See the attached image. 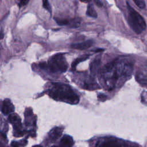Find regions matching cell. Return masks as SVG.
<instances>
[{
    "label": "cell",
    "instance_id": "15",
    "mask_svg": "<svg viewBox=\"0 0 147 147\" xmlns=\"http://www.w3.org/2000/svg\"><path fill=\"white\" fill-rule=\"evenodd\" d=\"M42 6L44 9H45L47 10H48L49 13H52V7L49 3V2L47 0H43L42 1Z\"/></svg>",
    "mask_w": 147,
    "mask_h": 147
},
{
    "label": "cell",
    "instance_id": "21",
    "mask_svg": "<svg viewBox=\"0 0 147 147\" xmlns=\"http://www.w3.org/2000/svg\"><path fill=\"white\" fill-rule=\"evenodd\" d=\"M3 38V33L1 32V33H0V40Z\"/></svg>",
    "mask_w": 147,
    "mask_h": 147
},
{
    "label": "cell",
    "instance_id": "4",
    "mask_svg": "<svg viewBox=\"0 0 147 147\" xmlns=\"http://www.w3.org/2000/svg\"><path fill=\"white\" fill-rule=\"evenodd\" d=\"M128 10V22L131 28L137 34H140L144 32L146 27L145 21L143 17L127 2Z\"/></svg>",
    "mask_w": 147,
    "mask_h": 147
},
{
    "label": "cell",
    "instance_id": "14",
    "mask_svg": "<svg viewBox=\"0 0 147 147\" xmlns=\"http://www.w3.org/2000/svg\"><path fill=\"white\" fill-rule=\"evenodd\" d=\"M90 55H83L77 59H76L72 63V65H71V67H72V69H75L77 66V65L80 63V62H82L83 61H85L86 60H87V59L89 58L90 57Z\"/></svg>",
    "mask_w": 147,
    "mask_h": 147
},
{
    "label": "cell",
    "instance_id": "5",
    "mask_svg": "<svg viewBox=\"0 0 147 147\" xmlns=\"http://www.w3.org/2000/svg\"><path fill=\"white\" fill-rule=\"evenodd\" d=\"M96 147H124V145L116 140H105L97 144Z\"/></svg>",
    "mask_w": 147,
    "mask_h": 147
},
{
    "label": "cell",
    "instance_id": "20",
    "mask_svg": "<svg viewBox=\"0 0 147 147\" xmlns=\"http://www.w3.org/2000/svg\"><path fill=\"white\" fill-rule=\"evenodd\" d=\"M11 145L12 147H18V143L16 141H13L11 143Z\"/></svg>",
    "mask_w": 147,
    "mask_h": 147
},
{
    "label": "cell",
    "instance_id": "8",
    "mask_svg": "<svg viewBox=\"0 0 147 147\" xmlns=\"http://www.w3.org/2000/svg\"><path fill=\"white\" fill-rule=\"evenodd\" d=\"M74 144L72 137L69 135H64L60 140L59 147H72Z\"/></svg>",
    "mask_w": 147,
    "mask_h": 147
},
{
    "label": "cell",
    "instance_id": "3",
    "mask_svg": "<svg viewBox=\"0 0 147 147\" xmlns=\"http://www.w3.org/2000/svg\"><path fill=\"white\" fill-rule=\"evenodd\" d=\"M40 67L41 68H47L52 72H65L68 69V64L63 54L57 53L49 59L48 64L41 63Z\"/></svg>",
    "mask_w": 147,
    "mask_h": 147
},
{
    "label": "cell",
    "instance_id": "6",
    "mask_svg": "<svg viewBox=\"0 0 147 147\" xmlns=\"http://www.w3.org/2000/svg\"><path fill=\"white\" fill-rule=\"evenodd\" d=\"M93 41L91 40H88L87 41L82 42H78L72 44L71 45V48L75 49H79V50H85L90 48L92 45L93 44Z\"/></svg>",
    "mask_w": 147,
    "mask_h": 147
},
{
    "label": "cell",
    "instance_id": "24",
    "mask_svg": "<svg viewBox=\"0 0 147 147\" xmlns=\"http://www.w3.org/2000/svg\"><path fill=\"white\" fill-rule=\"evenodd\" d=\"M0 147H2V145H1V143H0Z\"/></svg>",
    "mask_w": 147,
    "mask_h": 147
},
{
    "label": "cell",
    "instance_id": "17",
    "mask_svg": "<svg viewBox=\"0 0 147 147\" xmlns=\"http://www.w3.org/2000/svg\"><path fill=\"white\" fill-rule=\"evenodd\" d=\"M106 98H107V96L103 94H99L98 95V99L100 101L103 102L106 99Z\"/></svg>",
    "mask_w": 147,
    "mask_h": 147
},
{
    "label": "cell",
    "instance_id": "23",
    "mask_svg": "<svg viewBox=\"0 0 147 147\" xmlns=\"http://www.w3.org/2000/svg\"><path fill=\"white\" fill-rule=\"evenodd\" d=\"M51 147H57V146H55V145H53V146H52Z\"/></svg>",
    "mask_w": 147,
    "mask_h": 147
},
{
    "label": "cell",
    "instance_id": "9",
    "mask_svg": "<svg viewBox=\"0 0 147 147\" xmlns=\"http://www.w3.org/2000/svg\"><path fill=\"white\" fill-rule=\"evenodd\" d=\"M14 110V107L13 105L9 99H5L3 102V107L2 109V113L4 114H7L13 112Z\"/></svg>",
    "mask_w": 147,
    "mask_h": 147
},
{
    "label": "cell",
    "instance_id": "22",
    "mask_svg": "<svg viewBox=\"0 0 147 147\" xmlns=\"http://www.w3.org/2000/svg\"><path fill=\"white\" fill-rule=\"evenodd\" d=\"M32 147H42V146H41L40 145H34V146H33Z\"/></svg>",
    "mask_w": 147,
    "mask_h": 147
},
{
    "label": "cell",
    "instance_id": "1",
    "mask_svg": "<svg viewBox=\"0 0 147 147\" xmlns=\"http://www.w3.org/2000/svg\"><path fill=\"white\" fill-rule=\"evenodd\" d=\"M133 63L126 59H116L105 65L100 75L109 90L114 89L120 83H123L131 76Z\"/></svg>",
    "mask_w": 147,
    "mask_h": 147
},
{
    "label": "cell",
    "instance_id": "2",
    "mask_svg": "<svg viewBox=\"0 0 147 147\" xmlns=\"http://www.w3.org/2000/svg\"><path fill=\"white\" fill-rule=\"evenodd\" d=\"M47 93L49 96L57 101L64 102L71 105L79 103V97L68 85L61 83H51Z\"/></svg>",
    "mask_w": 147,
    "mask_h": 147
},
{
    "label": "cell",
    "instance_id": "12",
    "mask_svg": "<svg viewBox=\"0 0 147 147\" xmlns=\"http://www.w3.org/2000/svg\"><path fill=\"white\" fill-rule=\"evenodd\" d=\"M9 119L10 122L14 125L15 126H16L17 131H19L20 130H18V128L21 126V119L20 117L17 115V114H11L9 116Z\"/></svg>",
    "mask_w": 147,
    "mask_h": 147
},
{
    "label": "cell",
    "instance_id": "10",
    "mask_svg": "<svg viewBox=\"0 0 147 147\" xmlns=\"http://www.w3.org/2000/svg\"><path fill=\"white\" fill-rule=\"evenodd\" d=\"M63 132V129L60 127H56L51 130L49 133V138L52 140H56L60 137Z\"/></svg>",
    "mask_w": 147,
    "mask_h": 147
},
{
    "label": "cell",
    "instance_id": "11",
    "mask_svg": "<svg viewBox=\"0 0 147 147\" xmlns=\"http://www.w3.org/2000/svg\"><path fill=\"white\" fill-rule=\"evenodd\" d=\"M136 78L137 81L141 84L142 86H146V72L144 73L142 71H137L136 73Z\"/></svg>",
    "mask_w": 147,
    "mask_h": 147
},
{
    "label": "cell",
    "instance_id": "18",
    "mask_svg": "<svg viewBox=\"0 0 147 147\" xmlns=\"http://www.w3.org/2000/svg\"><path fill=\"white\" fill-rule=\"evenodd\" d=\"M29 2V1H25V0H23V1H21L18 4L19 6L20 7H21V6H25Z\"/></svg>",
    "mask_w": 147,
    "mask_h": 147
},
{
    "label": "cell",
    "instance_id": "19",
    "mask_svg": "<svg viewBox=\"0 0 147 147\" xmlns=\"http://www.w3.org/2000/svg\"><path fill=\"white\" fill-rule=\"evenodd\" d=\"M94 2H95V3L96 4V5L98 6L99 7H101V6H103L102 2L101 1H95Z\"/></svg>",
    "mask_w": 147,
    "mask_h": 147
},
{
    "label": "cell",
    "instance_id": "7",
    "mask_svg": "<svg viewBox=\"0 0 147 147\" xmlns=\"http://www.w3.org/2000/svg\"><path fill=\"white\" fill-rule=\"evenodd\" d=\"M100 61H101V59H100V56H96L94 60L91 62V64H90V72L91 74L92 75H96L98 68L100 66Z\"/></svg>",
    "mask_w": 147,
    "mask_h": 147
},
{
    "label": "cell",
    "instance_id": "16",
    "mask_svg": "<svg viewBox=\"0 0 147 147\" xmlns=\"http://www.w3.org/2000/svg\"><path fill=\"white\" fill-rule=\"evenodd\" d=\"M134 3L140 9H144L145 7V2L142 0H134Z\"/></svg>",
    "mask_w": 147,
    "mask_h": 147
},
{
    "label": "cell",
    "instance_id": "13",
    "mask_svg": "<svg viewBox=\"0 0 147 147\" xmlns=\"http://www.w3.org/2000/svg\"><path fill=\"white\" fill-rule=\"evenodd\" d=\"M86 15L92 18H97L98 14L96 11H95L94 5L92 3H89L87 6V11H86Z\"/></svg>",
    "mask_w": 147,
    "mask_h": 147
}]
</instances>
